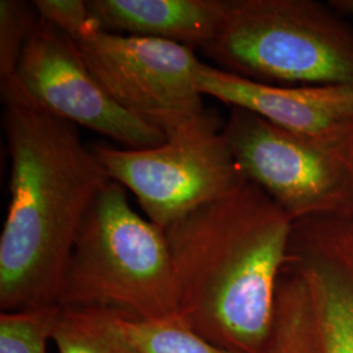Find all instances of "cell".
<instances>
[{
  "label": "cell",
  "mask_w": 353,
  "mask_h": 353,
  "mask_svg": "<svg viewBox=\"0 0 353 353\" xmlns=\"http://www.w3.org/2000/svg\"><path fill=\"white\" fill-rule=\"evenodd\" d=\"M293 221L265 191L245 182L165 229L176 314L233 353H265Z\"/></svg>",
  "instance_id": "1"
},
{
  "label": "cell",
  "mask_w": 353,
  "mask_h": 353,
  "mask_svg": "<svg viewBox=\"0 0 353 353\" xmlns=\"http://www.w3.org/2000/svg\"><path fill=\"white\" fill-rule=\"evenodd\" d=\"M114 310L61 306L52 330L58 353H140L118 325Z\"/></svg>",
  "instance_id": "13"
},
{
  "label": "cell",
  "mask_w": 353,
  "mask_h": 353,
  "mask_svg": "<svg viewBox=\"0 0 353 353\" xmlns=\"http://www.w3.org/2000/svg\"><path fill=\"white\" fill-rule=\"evenodd\" d=\"M223 135L245 178L293 223L353 211V168L249 110L232 108Z\"/></svg>",
  "instance_id": "7"
},
{
  "label": "cell",
  "mask_w": 353,
  "mask_h": 353,
  "mask_svg": "<svg viewBox=\"0 0 353 353\" xmlns=\"http://www.w3.org/2000/svg\"><path fill=\"white\" fill-rule=\"evenodd\" d=\"M265 353H323L306 283L288 265L279 280L274 326Z\"/></svg>",
  "instance_id": "12"
},
{
  "label": "cell",
  "mask_w": 353,
  "mask_h": 353,
  "mask_svg": "<svg viewBox=\"0 0 353 353\" xmlns=\"http://www.w3.org/2000/svg\"><path fill=\"white\" fill-rule=\"evenodd\" d=\"M204 52L256 83L353 88V29L314 0H229L225 26Z\"/></svg>",
  "instance_id": "4"
},
{
  "label": "cell",
  "mask_w": 353,
  "mask_h": 353,
  "mask_svg": "<svg viewBox=\"0 0 353 353\" xmlns=\"http://www.w3.org/2000/svg\"><path fill=\"white\" fill-rule=\"evenodd\" d=\"M351 220H352V223H353V211H352V214H351Z\"/></svg>",
  "instance_id": "19"
},
{
  "label": "cell",
  "mask_w": 353,
  "mask_h": 353,
  "mask_svg": "<svg viewBox=\"0 0 353 353\" xmlns=\"http://www.w3.org/2000/svg\"><path fill=\"white\" fill-rule=\"evenodd\" d=\"M328 6L338 13L353 16V0H330Z\"/></svg>",
  "instance_id": "18"
},
{
  "label": "cell",
  "mask_w": 353,
  "mask_h": 353,
  "mask_svg": "<svg viewBox=\"0 0 353 353\" xmlns=\"http://www.w3.org/2000/svg\"><path fill=\"white\" fill-rule=\"evenodd\" d=\"M110 181L138 199L147 219L161 229L248 182L223 135L207 130L144 150L92 148Z\"/></svg>",
  "instance_id": "6"
},
{
  "label": "cell",
  "mask_w": 353,
  "mask_h": 353,
  "mask_svg": "<svg viewBox=\"0 0 353 353\" xmlns=\"http://www.w3.org/2000/svg\"><path fill=\"white\" fill-rule=\"evenodd\" d=\"M3 103L11 176L0 236V309L55 306L79 230L110 179L77 126L26 102Z\"/></svg>",
  "instance_id": "2"
},
{
  "label": "cell",
  "mask_w": 353,
  "mask_h": 353,
  "mask_svg": "<svg viewBox=\"0 0 353 353\" xmlns=\"http://www.w3.org/2000/svg\"><path fill=\"white\" fill-rule=\"evenodd\" d=\"M38 20L34 4L23 0L0 1V84L12 80Z\"/></svg>",
  "instance_id": "16"
},
{
  "label": "cell",
  "mask_w": 353,
  "mask_h": 353,
  "mask_svg": "<svg viewBox=\"0 0 353 353\" xmlns=\"http://www.w3.org/2000/svg\"><path fill=\"white\" fill-rule=\"evenodd\" d=\"M92 21L103 32L159 38L205 51L221 33L229 0H90Z\"/></svg>",
  "instance_id": "11"
},
{
  "label": "cell",
  "mask_w": 353,
  "mask_h": 353,
  "mask_svg": "<svg viewBox=\"0 0 353 353\" xmlns=\"http://www.w3.org/2000/svg\"><path fill=\"white\" fill-rule=\"evenodd\" d=\"M76 43L89 70L118 105L168 139L220 128L196 85L201 61L188 46L89 28Z\"/></svg>",
  "instance_id": "5"
},
{
  "label": "cell",
  "mask_w": 353,
  "mask_h": 353,
  "mask_svg": "<svg viewBox=\"0 0 353 353\" xmlns=\"http://www.w3.org/2000/svg\"><path fill=\"white\" fill-rule=\"evenodd\" d=\"M203 96L261 115L330 157L353 168L352 87H279L201 63Z\"/></svg>",
  "instance_id": "9"
},
{
  "label": "cell",
  "mask_w": 353,
  "mask_h": 353,
  "mask_svg": "<svg viewBox=\"0 0 353 353\" xmlns=\"http://www.w3.org/2000/svg\"><path fill=\"white\" fill-rule=\"evenodd\" d=\"M288 267L309 290L323 353H353V223L312 217L293 223Z\"/></svg>",
  "instance_id": "10"
},
{
  "label": "cell",
  "mask_w": 353,
  "mask_h": 353,
  "mask_svg": "<svg viewBox=\"0 0 353 353\" xmlns=\"http://www.w3.org/2000/svg\"><path fill=\"white\" fill-rule=\"evenodd\" d=\"M1 100L26 102L99 132L126 150L164 144L166 135L128 113L102 88L75 39L38 20L12 80L0 84Z\"/></svg>",
  "instance_id": "8"
},
{
  "label": "cell",
  "mask_w": 353,
  "mask_h": 353,
  "mask_svg": "<svg viewBox=\"0 0 353 353\" xmlns=\"http://www.w3.org/2000/svg\"><path fill=\"white\" fill-rule=\"evenodd\" d=\"M118 325L140 353H233L207 341L178 316L157 321L121 316Z\"/></svg>",
  "instance_id": "14"
},
{
  "label": "cell",
  "mask_w": 353,
  "mask_h": 353,
  "mask_svg": "<svg viewBox=\"0 0 353 353\" xmlns=\"http://www.w3.org/2000/svg\"><path fill=\"white\" fill-rule=\"evenodd\" d=\"M59 305L109 309L134 321L178 316L165 230L132 210L121 183L109 181L85 214Z\"/></svg>",
  "instance_id": "3"
},
{
  "label": "cell",
  "mask_w": 353,
  "mask_h": 353,
  "mask_svg": "<svg viewBox=\"0 0 353 353\" xmlns=\"http://www.w3.org/2000/svg\"><path fill=\"white\" fill-rule=\"evenodd\" d=\"M61 305L0 313V353H48Z\"/></svg>",
  "instance_id": "15"
},
{
  "label": "cell",
  "mask_w": 353,
  "mask_h": 353,
  "mask_svg": "<svg viewBox=\"0 0 353 353\" xmlns=\"http://www.w3.org/2000/svg\"><path fill=\"white\" fill-rule=\"evenodd\" d=\"M38 17L77 39L89 28L94 26L88 1L84 0H36L33 1Z\"/></svg>",
  "instance_id": "17"
}]
</instances>
